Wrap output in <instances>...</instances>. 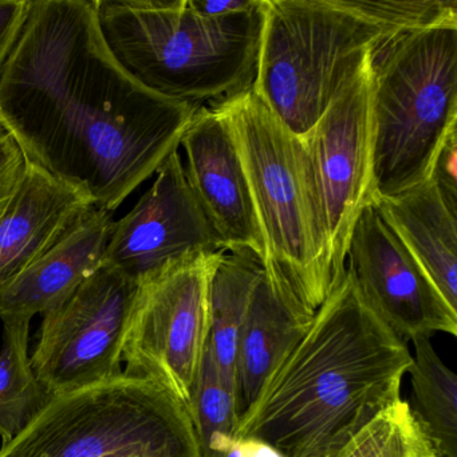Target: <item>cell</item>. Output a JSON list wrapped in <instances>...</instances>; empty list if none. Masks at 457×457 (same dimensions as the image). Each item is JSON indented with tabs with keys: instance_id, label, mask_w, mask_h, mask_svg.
I'll return each mask as SVG.
<instances>
[{
	"instance_id": "6da1fadb",
	"label": "cell",
	"mask_w": 457,
	"mask_h": 457,
	"mask_svg": "<svg viewBox=\"0 0 457 457\" xmlns=\"http://www.w3.org/2000/svg\"><path fill=\"white\" fill-rule=\"evenodd\" d=\"M199 108L125 71L96 0H30L0 76V122L26 162L112 213L179 151Z\"/></svg>"
},
{
	"instance_id": "7a4b0ae2",
	"label": "cell",
	"mask_w": 457,
	"mask_h": 457,
	"mask_svg": "<svg viewBox=\"0 0 457 457\" xmlns=\"http://www.w3.org/2000/svg\"><path fill=\"white\" fill-rule=\"evenodd\" d=\"M411 362L408 342L374 312L346 270L240 416L234 440L259 438L285 457H334L401 400Z\"/></svg>"
},
{
	"instance_id": "3957f363",
	"label": "cell",
	"mask_w": 457,
	"mask_h": 457,
	"mask_svg": "<svg viewBox=\"0 0 457 457\" xmlns=\"http://www.w3.org/2000/svg\"><path fill=\"white\" fill-rule=\"evenodd\" d=\"M104 38L146 89L211 106L253 89L263 10L205 18L189 0H96Z\"/></svg>"
},
{
	"instance_id": "277c9868",
	"label": "cell",
	"mask_w": 457,
	"mask_h": 457,
	"mask_svg": "<svg viewBox=\"0 0 457 457\" xmlns=\"http://www.w3.org/2000/svg\"><path fill=\"white\" fill-rule=\"evenodd\" d=\"M253 92L296 136L306 135L352 77L408 31L371 0H262Z\"/></svg>"
},
{
	"instance_id": "5b68a950",
	"label": "cell",
	"mask_w": 457,
	"mask_h": 457,
	"mask_svg": "<svg viewBox=\"0 0 457 457\" xmlns=\"http://www.w3.org/2000/svg\"><path fill=\"white\" fill-rule=\"evenodd\" d=\"M237 146L263 237V263L277 266L317 312L333 290L320 196L309 154L253 92L210 106Z\"/></svg>"
},
{
	"instance_id": "8992f818",
	"label": "cell",
	"mask_w": 457,
	"mask_h": 457,
	"mask_svg": "<svg viewBox=\"0 0 457 457\" xmlns=\"http://www.w3.org/2000/svg\"><path fill=\"white\" fill-rule=\"evenodd\" d=\"M373 121L379 199L427 181L457 129V26L408 31L378 53Z\"/></svg>"
},
{
	"instance_id": "52a82bcc",
	"label": "cell",
	"mask_w": 457,
	"mask_h": 457,
	"mask_svg": "<svg viewBox=\"0 0 457 457\" xmlns=\"http://www.w3.org/2000/svg\"><path fill=\"white\" fill-rule=\"evenodd\" d=\"M0 457H203L187 406L122 373L53 395Z\"/></svg>"
},
{
	"instance_id": "ba28073f",
	"label": "cell",
	"mask_w": 457,
	"mask_h": 457,
	"mask_svg": "<svg viewBox=\"0 0 457 457\" xmlns=\"http://www.w3.org/2000/svg\"><path fill=\"white\" fill-rule=\"evenodd\" d=\"M221 253L184 256L140 280L125 328V373L157 382L187 409L210 342L211 278Z\"/></svg>"
},
{
	"instance_id": "9c48e42d",
	"label": "cell",
	"mask_w": 457,
	"mask_h": 457,
	"mask_svg": "<svg viewBox=\"0 0 457 457\" xmlns=\"http://www.w3.org/2000/svg\"><path fill=\"white\" fill-rule=\"evenodd\" d=\"M374 60L345 84L314 127L301 136L320 196L333 287L346 272L347 247L361 213L379 199L373 170Z\"/></svg>"
},
{
	"instance_id": "30bf717a",
	"label": "cell",
	"mask_w": 457,
	"mask_h": 457,
	"mask_svg": "<svg viewBox=\"0 0 457 457\" xmlns=\"http://www.w3.org/2000/svg\"><path fill=\"white\" fill-rule=\"evenodd\" d=\"M136 287L104 263L65 302L42 315L30 360L52 397L122 373V345Z\"/></svg>"
},
{
	"instance_id": "8fae6325",
	"label": "cell",
	"mask_w": 457,
	"mask_h": 457,
	"mask_svg": "<svg viewBox=\"0 0 457 457\" xmlns=\"http://www.w3.org/2000/svg\"><path fill=\"white\" fill-rule=\"evenodd\" d=\"M154 176L135 207L114 221L104 258L136 285L184 256L227 250L187 181L179 151Z\"/></svg>"
},
{
	"instance_id": "7c38bea8",
	"label": "cell",
	"mask_w": 457,
	"mask_h": 457,
	"mask_svg": "<svg viewBox=\"0 0 457 457\" xmlns=\"http://www.w3.org/2000/svg\"><path fill=\"white\" fill-rule=\"evenodd\" d=\"M346 270L381 320L403 341L457 336V312L376 207L361 213L347 247Z\"/></svg>"
},
{
	"instance_id": "4fadbf2b",
	"label": "cell",
	"mask_w": 457,
	"mask_h": 457,
	"mask_svg": "<svg viewBox=\"0 0 457 457\" xmlns=\"http://www.w3.org/2000/svg\"><path fill=\"white\" fill-rule=\"evenodd\" d=\"M187 181L227 250L266 258L263 237L237 146L223 120L200 106L181 137Z\"/></svg>"
},
{
	"instance_id": "5bb4252c",
	"label": "cell",
	"mask_w": 457,
	"mask_h": 457,
	"mask_svg": "<svg viewBox=\"0 0 457 457\" xmlns=\"http://www.w3.org/2000/svg\"><path fill=\"white\" fill-rule=\"evenodd\" d=\"M113 215L92 207L41 258L0 285V320H28L65 302L104 264Z\"/></svg>"
},
{
	"instance_id": "9a60e30c",
	"label": "cell",
	"mask_w": 457,
	"mask_h": 457,
	"mask_svg": "<svg viewBox=\"0 0 457 457\" xmlns=\"http://www.w3.org/2000/svg\"><path fill=\"white\" fill-rule=\"evenodd\" d=\"M314 314L280 270L270 262L263 263L237 338L240 416L255 403L270 377L303 338Z\"/></svg>"
},
{
	"instance_id": "2e32d148",
	"label": "cell",
	"mask_w": 457,
	"mask_h": 457,
	"mask_svg": "<svg viewBox=\"0 0 457 457\" xmlns=\"http://www.w3.org/2000/svg\"><path fill=\"white\" fill-rule=\"evenodd\" d=\"M92 207L81 192L26 162L17 191L0 211V285L41 258Z\"/></svg>"
},
{
	"instance_id": "e0dca14e",
	"label": "cell",
	"mask_w": 457,
	"mask_h": 457,
	"mask_svg": "<svg viewBox=\"0 0 457 457\" xmlns=\"http://www.w3.org/2000/svg\"><path fill=\"white\" fill-rule=\"evenodd\" d=\"M376 210L457 312V211L437 184L428 179L403 194L381 197Z\"/></svg>"
},
{
	"instance_id": "ac0fdd59",
	"label": "cell",
	"mask_w": 457,
	"mask_h": 457,
	"mask_svg": "<svg viewBox=\"0 0 457 457\" xmlns=\"http://www.w3.org/2000/svg\"><path fill=\"white\" fill-rule=\"evenodd\" d=\"M263 269V259L248 248L221 253L210 285V346L220 373L237 387L240 328Z\"/></svg>"
},
{
	"instance_id": "d6986e66",
	"label": "cell",
	"mask_w": 457,
	"mask_h": 457,
	"mask_svg": "<svg viewBox=\"0 0 457 457\" xmlns=\"http://www.w3.org/2000/svg\"><path fill=\"white\" fill-rule=\"evenodd\" d=\"M30 322H4L0 347V438L14 440L49 403L52 395L37 378L29 357Z\"/></svg>"
},
{
	"instance_id": "ffe728a7",
	"label": "cell",
	"mask_w": 457,
	"mask_h": 457,
	"mask_svg": "<svg viewBox=\"0 0 457 457\" xmlns=\"http://www.w3.org/2000/svg\"><path fill=\"white\" fill-rule=\"evenodd\" d=\"M411 376L414 413L440 456L457 457V376L438 357L429 338H416Z\"/></svg>"
},
{
	"instance_id": "44dd1931",
	"label": "cell",
	"mask_w": 457,
	"mask_h": 457,
	"mask_svg": "<svg viewBox=\"0 0 457 457\" xmlns=\"http://www.w3.org/2000/svg\"><path fill=\"white\" fill-rule=\"evenodd\" d=\"M188 411L203 457H211L235 443V430L240 420L237 390L220 373L210 346L203 354Z\"/></svg>"
},
{
	"instance_id": "7402d4cb",
	"label": "cell",
	"mask_w": 457,
	"mask_h": 457,
	"mask_svg": "<svg viewBox=\"0 0 457 457\" xmlns=\"http://www.w3.org/2000/svg\"><path fill=\"white\" fill-rule=\"evenodd\" d=\"M334 457H440L411 403L398 400L361 428Z\"/></svg>"
},
{
	"instance_id": "603a6c76",
	"label": "cell",
	"mask_w": 457,
	"mask_h": 457,
	"mask_svg": "<svg viewBox=\"0 0 457 457\" xmlns=\"http://www.w3.org/2000/svg\"><path fill=\"white\" fill-rule=\"evenodd\" d=\"M30 0H0V76L25 26Z\"/></svg>"
},
{
	"instance_id": "cb8c5ba5",
	"label": "cell",
	"mask_w": 457,
	"mask_h": 457,
	"mask_svg": "<svg viewBox=\"0 0 457 457\" xmlns=\"http://www.w3.org/2000/svg\"><path fill=\"white\" fill-rule=\"evenodd\" d=\"M25 170V156L12 136L0 138V211L17 191Z\"/></svg>"
},
{
	"instance_id": "d4e9b609",
	"label": "cell",
	"mask_w": 457,
	"mask_h": 457,
	"mask_svg": "<svg viewBox=\"0 0 457 457\" xmlns=\"http://www.w3.org/2000/svg\"><path fill=\"white\" fill-rule=\"evenodd\" d=\"M445 197L452 210L457 211V137L456 132L446 138L436 157L430 178Z\"/></svg>"
},
{
	"instance_id": "484cf974",
	"label": "cell",
	"mask_w": 457,
	"mask_h": 457,
	"mask_svg": "<svg viewBox=\"0 0 457 457\" xmlns=\"http://www.w3.org/2000/svg\"><path fill=\"white\" fill-rule=\"evenodd\" d=\"M192 9L205 18H226L255 9L261 0H189Z\"/></svg>"
},
{
	"instance_id": "4316f807",
	"label": "cell",
	"mask_w": 457,
	"mask_h": 457,
	"mask_svg": "<svg viewBox=\"0 0 457 457\" xmlns=\"http://www.w3.org/2000/svg\"><path fill=\"white\" fill-rule=\"evenodd\" d=\"M240 457H285L274 446L259 438L248 437L237 440Z\"/></svg>"
},
{
	"instance_id": "83f0119b",
	"label": "cell",
	"mask_w": 457,
	"mask_h": 457,
	"mask_svg": "<svg viewBox=\"0 0 457 457\" xmlns=\"http://www.w3.org/2000/svg\"><path fill=\"white\" fill-rule=\"evenodd\" d=\"M211 457H240L239 446H237V443L235 441L231 446L223 449V451L215 452Z\"/></svg>"
},
{
	"instance_id": "f1b7e54d",
	"label": "cell",
	"mask_w": 457,
	"mask_h": 457,
	"mask_svg": "<svg viewBox=\"0 0 457 457\" xmlns=\"http://www.w3.org/2000/svg\"><path fill=\"white\" fill-rule=\"evenodd\" d=\"M9 135V133L6 132V129H4V125H2V122H0V138L4 137V136Z\"/></svg>"
},
{
	"instance_id": "f546056e",
	"label": "cell",
	"mask_w": 457,
	"mask_h": 457,
	"mask_svg": "<svg viewBox=\"0 0 457 457\" xmlns=\"http://www.w3.org/2000/svg\"><path fill=\"white\" fill-rule=\"evenodd\" d=\"M440 457H445V456H440Z\"/></svg>"
}]
</instances>
